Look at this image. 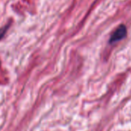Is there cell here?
Listing matches in <instances>:
<instances>
[{
    "label": "cell",
    "instance_id": "cell-1",
    "mask_svg": "<svg viewBox=\"0 0 131 131\" xmlns=\"http://www.w3.org/2000/svg\"><path fill=\"white\" fill-rule=\"evenodd\" d=\"M127 35V26L124 24L120 25L116 30L111 34L110 39H109V43L111 45H113L119 41L123 40L125 38Z\"/></svg>",
    "mask_w": 131,
    "mask_h": 131
}]
</instances>
